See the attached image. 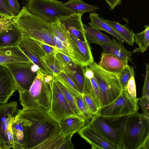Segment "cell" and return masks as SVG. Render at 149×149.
Returning a JSON list of instances; mask_svg holds the SVG:
<instances>
[{"instance_id":"39","label":"cell","mask_w":149,"mask_h":149,"mask_svg":"<svg viewBox=\"0 0 149 149\" xmlns=\"http://www.w3.org/2000/svg\"><path fill=\"white\" fill-rule=\"evenodd\" d=\"M146 75L142 89V97L149 98V65L146 64Z\"/></svg>"},{"instance_id":"25","label":"cell","mask_w":149,"mask_h":149,"mask_svg":"<svg viewBox=\"0 0 149 149\" xmlns=\"http://www.w3.org/2000/svg\"><path fill=\"white\" fill-rule=\"evenodd\" d=\"M86 38L90 43L100 45L111 42L109 37L101 32L99 30L92 27L83 24Z\"/></svg>"},{"instance_id":"1","label":"cell","mask_w":149,"mask_h":149,"mask_svg":"<svg viewBox=\"0 0 149 149\" xmlns=\"http://www.w3.org/2000/svg\"><path fill=\"white\" fill-rule=\"evenodd\" d=\"M23 121L25 149H34L50 136L61 132L58 120L41 108L19 109Z\"/></svg>"},{"instance_id":"46","label":"cell","mask_w":149,"mask_h":149,"mask_svg":"<svg viewBox=\"0 0 149 149\" xmlns=\"http://www.w3.org/2000/svg\"><path fill=\"white\" fill-rule=\"evenodd\" d=\"M54 78L53 75L45 74L44 77V80L45 82L48 84L52 81Z\"/></svg>"},{"instance_id":"23","label":"cell","mask_w":149,"mask_h":149,"mask_svg":"<svg viewBox=\"0 0 149 149\" xmlns=\"http://www.w3.org/2000/svg\"><path fill=\"white\" fill-rule=\"evenodd\" d=\"M89 18L91 21L88 24L90 26L98 30H103L107 32L116 38L121 43L125 41L111 26L102 20L99 15L96 13H90Z\"/></svg>"},{"instance_id":"4","label":"cell","mask_w":149,"mask_h":149,"mask_svg":"<svg viewBox=\"0 0 149 149\" xmlns=\"http://www.w3.org/2000/svg\"><path fill=\"white\" fill-rule=\"evenodd\" d=\"M45 74L39 69L29 89L19 92V101L22 109L41 108L48 112L49 111L52 104V90L50 82L48 84L44 81Z\"/></svg>"},{"instance_id":"2","label":"cell","mask_w":149,"mask_h":149,"mask_svg":"<svg viewBox=\"0 0 149 149\" xmlns=\"http://www.w3.org/2000/svg\"><path fill=\"white\" fill-rule=\"evenodd\" d=\"M13 19L23 36L43 42L56 48L52 23L31 13L24 6Z\"/></svg>"},{"instance_id":"10","label":"cell","mask_w":149,"mask_h":149,"mask_svg":"<svg viewBox=\"0 0 149 149\" xmlns=\"http://www.w3.org/2000/svg\"><path fill=\"white\" fill-rule=\"evenodd\" d=\"M125 117L121 124L116 127L108 119L98 115L93 116L89 124L109 140L121 149L122 133Z\"/></svg>"},{"instance_id":"12","label":"cell","mask_w":149,"mask_h":149,"mask_svg":"<svg viewBox=\"0 0 149 149\" xmlns=\"http://www.w3.org/2000/svg\"><path fill=\"white\" fill-rule=\"evenodd\" d=\"M63 67V72L72 80L80 93L89 95L92 86L89 79L85 75V67L77 65L72 61Z\"/></svg>"},{"instance_id":"41","label":"cell","mask_w":149,"mask_h":149,"mask_svg":"<svg viewBox=\"0 0 149 149\" xmlns=\"http://www.w3.org/2000/svg\"><path fill=\"white\" fill-rule=\"evenodd\" d=\"M36 40L47 54L56 55L57 50L56 48L43 42L39 40Z\"/></svg>"},{"instance_id":"30","label":"cell","mask_w":149,"mask_h":149,"mask_svg":"<svg viewBox=\"0 0 149 149\" xmlns=\"http://www.w3.org/2000/svg\"><path fill=\"white\" fill-rule=\"evenodd\" d=\"M144 27L143 31L134 35V41L139 46L137 51L143 53L147 50L149 44V26Z\"/></svg>"},{"instance_id":"37","label":"cell","mask_w":149,"mask_h":149,"mask_svg":"<svg viewBox=\"0 0 149 149\" xmlns=\"http://www.w3.org/2000/svg\"><path fill=\"white\" fill-rule=\"evenodd\" d=\"M0 14L8 17H14L6 0H0Z\"/></svg>"},{"instance_id":"9","label":"cell","mask_w":149,"mask_h":149,"mask_svg":"<svg viewBox=\"0 0 149 149\" xmlns=\"http://www.w3.org/2000/svg\"><path fill=\"white\" fill-rule=\"evenodd\" d=\"M33 63L19 62L3 65L11 74L19 92L28 90L37 75L31 69Z\"/></svg>"},{"instance_id":"15","label":"cell","mask_w":149,"mask_h":149,"mask_svg":"<svg viewBox=\"0 0 149 149\" xmlns=\"http://www.w3.org/2000/svg\"><path fill=\"white\" fill-rule=\"evenodd\" d=\"M69 33L70 43L77 64L84 67L88 66L94 61L88 41L79 40Z\"/></svg>"},{"instance_id":"21","label":"cell","mask_w":149,"mask_h":149,"mask_svg":"<svg viewBox=\"0 0 149 149\" xmlns=\"http://www.w3.org/2000/svg\"><path fill=\"white\" fill-rule=\"evenodd\" d=\"M103 52L113 55L117 57L124 60L132 61V54L127 49L123 43L116 41L113 38L109 42L101 44Z\"/></svg>"},{"instance_id":"47","label":"cell","mask_w":149,"mask_h":149,"mask_svg":"<svg viewBox=\"0 0 149 149\" xmlns=\"http://www.w3.org/2000/svg\"><path fill=\"white\" fill-rule=\"evenodd\" d=\"M0 149H4V147L1 141H0Z\"/></svg>"},{"instance_id":"38","label":"cell","mask_w":149,"mask_h":149,"mask_svg":"<svg viewBox=\"0 0 149 149\" xmlns=\"http://www.w3.org/2000/svg\"><path fill=\"white\" fill-rule=\"evenodd\" d=\"M134 77H132L129 80L127 87V91L128 95L132 98L136 99V86Z\"/></svg>"},{"instance_id":"34","label":"cell","mask_w":149,"mask_h":149,"mask_svg":"<svg viewBox=\"0 0 149 149\" xmlns=\"http://www.w3.org/2000/svg\"><path fill=\"white\" fill-rule=\"evenodd\" d=\"M92 86V89L89 95L91 97L99 109L101 108L100 100V90L98 83L94 76L88 78Z\"/></svg>"},{"instance_id":"29","label":"cell","mask_w":149,"mask_h":149,"mask_svg":"<svg viewBox=\"0 0 149 149\" xmlns=\"http://www.w3.org/2000/svg\"><path fill=\"white\" fill-rule=\"evenodd\" d=\"M53 76L54 81L63 93L73 112L77 115L84 118L79 108L74 95L59 79L56 77Z\"/></svg>"},{"instance_id":"42","label":"cell","mask_w":149,"mask_h":149,"mask_svg":"<svg viewBox=\"0 0 149 149\" xmlns=\"http://www.w3.org/2000/svg\"><path fill=\"white\" fill-rule=\"evenodd\" d=\"M13 16L15 17L20 10V6L18 0H6Z\"/></svg>"},{"instance_id":"11","label":"cell","mask_w":149,"mask_h":149,"mask_svg":"<svg viewBox=\"0 0 149 149\" xmlns=\"http://www.w3.org/2000/svg\"><path fill=\"white\" fill-rule=\"evenodd\" d=\"M52 96L51 109L48 112L58 121L75 115L63 93L54 80L50 82Z\"/></svg>"},{"instance_id":"33","label":"cell","mask_w":149,"mask_h":149,"mask_svg":"<svg viewBox=\"0 0 149 149\" xmlns=\"http://www.w3.org/2000/svg\"><path fill=\"white\" fill-rule=\"evenodd\" d=\"M117 74L122 90H127L129 81L132 77H135L133 68L128 65Z\"/></svg>"},{"instance_id":"6","label":"cell","mask_w":149,"mask_h":149,"mask_svg":"<svg viewBox=\"0 0 149 149\" xmlns=\"http://www.w3.org/2000/svg\"><path fill=\"white\" fill-rule=\"evenodd\" d=\"M22 3L30 13L51 23L72 14L58 0H22Z\"/></svg>"},{"instance_id":"36","label":"cell","mask_w":149,"mask_h":149,"mask_svg":"<svg viewBox=\"0 0 149 149\" xmlns=\"http://www.w3.org/2000/svg\"><path fill=\"white\" fill-rule=\"evenodd\" d=\"M14 24L13 18L5 17L0 19V33L12 29Z\"/></svg>"},{"instance_id":"8","label":"cell","mask_w":149,"mask_h":149,"mask_svg":"<svg viewBox=\"0 0 149 149\" xmlns=\"http://www.w3.org/2000/svg\"><path fill=\"white\" fill-rule=\"evenodd\" d=\"M19 111L17 101L0 104V141L4 149H16L11 121Z\"/></svg>"},{"instance_id":"19","label":"cell","mask_w":149,"mask_h":149,"mask_svg":"<svg viewBox=\"0 0 149 149\" xmlns=\"http://www.w3.org/2000/svg\"><path fill=\"white\" fill-rule=\"evenodd\" d=\"M19 62L32 63L17 46L0 47V65Z\"/></svg>"},{"instance_id":"13","label":"cell","mask_w":149,"mask_h":149,"mask_svg":"<svg viewBox=\"0 0 149 149\" xmlns=\"http://www.w3.org/2000/svg\"><path fill=\"white\" fill-rule=\"evenodd\" d=\"M52 24L56 48L59 52L70 57L73 61L77 64L70 43L69 32L64 25L58 20Z\"/></svg>"},{"instance_id":"26","label":"cell","mask_w":149,"mask_h":149,"mask_svg":"<svg viewBox=\"0 0 149 149\" xmlns=\"http://www.w3.org/2000/svg\"><path fill=\"white\" fill-rule=\"evenodd\" d=\"M64 5L72 13L84 14L99 9L98 6L88 4L81 0H68Z\"/></svg>"},{"instance_id":"28","label":"cell","mask_w":149,"mask_h":149,"mask_svg":"<svg viewBox=\"0 0 149 149\" xmlns=\"http://www.w3.org/2000/svg\"><path fill=\"white\" fill-rule=\"evenodd\" d=\"M66 135L61 132L50 136L34 149H61Z\"/></svg>"},{"instance_id":"7","label":"cell","mask_w":149,"mask_h":149,"mask_svg":"<svg viewBox=\"0 0 149 149\" xmlns=\"http://www.w3.org/2000/svg\"><path fill=\"white\" fill-rule=\"evenodd\" d=\"M138 98L134 99L127 90H122L118 97L110 104L99 109L97 115L106 118H118L133 114L138 110Z\"/></svg>"},{"instance_id":"48","label":"cell","mask_w":149,"mask_h":149,"mask_svg":"<svg viewBox=\"0 0 149 149\" xmlns=\"http://www.w3.org/2000/svg\"><path fill=\"white\" fill-rule=\"evenodd\" d=\"M6 17L2 14H0V19L2 18H4V17Z\"/></svg>"},{"instance_id":"17","label":"cell","mask_w":149,"mask_h":149,"mask_svg":"<svg viewBox=\"0 0 149 149\" xmlns=\"http://www.w3.org/2000/svg\"><path fill=\"white\" fill-rule=\"evenodd\" d=\"M83 14L73 13L61 17L58 20L64 26L66 30L79 40L84 37V30L81 20Z\"/></svg>"},{"instance_id":"14","label":"cell","mask_w":149,"mask_h":149,"mask_svg":"<svg viewBox=\"0 0 149 149\" xmlns=\"http://www.w3.org/2000/svg\"><path fill=\"white\" fill-rule=\"evenodd\" d=\"M78 133L91 146L92 149H120V147L105 137L88 123Z\"/></svg>"},{"instance_id":"40","label":"cell","mask_w":149,"mask_h":149,"mask_svg":"<svg viewBox=\"0 0 149 149\" xmlns=\"http://www.w3.org/2000/svg\"><path fill=\"white\" fill-rule=\"evenodd\" d=\"M138 101L141 108L143 114L149 118V98L142 96L138 98Z\"/></svg>"},{"instance_id":"45","label":"cell","mask_w":149,"mask_h":149,"mask_svg":"<svg viewBox=\"0 0 149 149\" xmlns=\"http://www.w3.org/2000/svg\"><path fill=\"white\" fill-rule=\"evenodd\" d=\"M110 8V10H113L115 8L121 3V0H105Z\"/></svg>"},{"instance_id":"32","label":"cell","mask_w":149,"mask_h":149,"mask_svg":"<svg viewBox=\"0 0 149 149\" xmlns=\"http://www.w3.org/2000/svg\"><path fill=\"white\" fill-rule=\"evenodd\" d=\"M68 90L74 96L78 106L83 116L86 124H88L91 121L93 116L88 110L83 101L81 94L77 91Z\"/></svg>"},{"instance_id":"31","label":"cell","mask_w":149,"mask_h":149,"mask_svg":"<svg viewBox=\"0 0 149 149\" xmlns=\"http://www.w3.org/2000/svg\"><path fill=\"white\" fill-rule=\"evenodd\" d=\"M41 59L52 71L53 76H56L63 72V67L55 55L47 54Z\"/></svg>"},{"instance_id":"43","label":"cell","mask_w":149,"mask_h":149,"mask_svg":"<svg viewBox=\"0 0 149 149\" xmlns=\"http://www.w3.org/2000/svg\"><path fill=\"white\" fill-rule=\"evenodd\" d=\"M55 56L63 66L69 64L72 61L70 57L60 52L58 50Z\"/></svg>"},{"instance_id":"27","label":"cell","mask_w":149,"mask_h":149,"mask_svg":"<svg viewBox=\"0 0 149 149\" xmlns=\"http://www.w3.org/2000/svg\"><path fill=\"white\" fill-rule=\"evenodd\" d=\"M101 19L111 26L120 36L125 40V42L130 45H132L134 42V35L132 30L126 26L119 23L104 19L100 17Z\"/></svg>"},{"instance_id":"5","label":"cell","mask_w":149,"mask_h":149,"mask_svg":"<svg viewBox=\"0 0 149 149\" xmlns=\"http://www.w3.org/2000/svg\"><path fill=\"white\" fill-rule=\"evenodd\" d=\"M88 66L93 71L99 87L101 108L115 100L122 90L116 74L103 70L94 61Z\"/></svg>"},{"instance_id":"20","label":"cell","mask_w":149,"mask_h":149,"mask_svg":"<svg viewBox=\"0 0 149 149\" xmlns=\"http://www.w3.org/2000/svg\"><path fill=\"white\" fill-rule=\"evenodd\" d=\"M58 122L61 132L65 135L78 132L86 124L83 117L77 115L68 117Z\"/></svg>"},{"instance_id":"44","label":"cell","mask_w":149,"mask_h":149,"mask_svg":"<svg viewBox=\"0 0 149 149\" xmlns=\"http://www.w3.org/2000/svg\"><path fill=\"white\" fill-rule=\"evenodd\" d=\"M74 134H72L66 135L61 149H74V145L71 141L72 136Z\"/></svg>"},{"instance_id":"35","label":"cell","mask_w":149,"mask_h":149,"mask_svg":"<svg viewBox=\"0 0 149 149\" xmlns=\"http://www.w3.org/2000/svg\"><path fill=\"white\" fill-rule=\"evenodd\" d=\"M83 101L89 111L93 116L98 114L99 109L95 102L88 94H81Z\"/></svg>"},{"instance_id":"16","label":"cell","mask_w":149,"mask_h":149,"mask_svg":"<svg viewBox=\"0 0 149 149\" xmlns=\"http://www.w3.org/2000/svg\"><path fill=\"white\" fill-rule=\"evenodd\" d=\"M17 90L13 78L8 69L0 65V104L8 102Z\"/></svg>"},{"instance_id":"18","label":"cell","mask_w":149,"mask_h":149,"mask_svg":"<svg viewBox=\"0 0 149 149\" xmlns=\"http://www.w3.org/2000/svg\"><path fill=\"white\" fill-rule=\"evenodd\" d=\"M128 61L103 52L101 54V60L98 64L103 70L117 74L128 65Z\"/></svg>"},{"instance_id":"3","label":"cell","mask_w":149,"mask_h":149,"mask_svg":"<svg viewBox=\"0 0 149 149\" xmlns=\"http://www.w3.org/2000/svg\"><path fill=\"white\" fill-rule=\"evenodd\" d=\"M149 149V118L137 112L126 116L121 149Z\"/></svg>"},{"instance_id":"24","label":"cell","mask_w":149,"mask_h":149,"mask_svg":"<svg viewBox=\"0 0 149 149\" xmlns=\"http://www.w3.org/2000/svg\"><path fill=\"white\" fill-rule=\"evenodd\" d=\"M11 128L16 149H25L23 121L19 113L12 118Z\"/></svg>"},{"instance_id":"22","label":"cell","mask_w":149,"mask_h":149,"mask_svg":"<svg viewBox=\"0 0 149 149\" xmlns=\"http://www.w3.org/2000/svg\"><path fill=\"white\" fill-rule=\"evenodd\" d=\"M22 36V32L14 24L12 29L0 33V47H11L17 46Z\"/></svg>"}]
</instances>
